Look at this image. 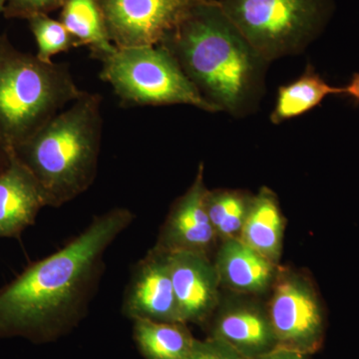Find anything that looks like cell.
I'll return each instance as SVG.
<instances>
[{
  "instance_id": "1",
  "label": "cell",
  "mask_w": 359,
  "mask_h": 359,
  "mask_svg": "<svg viewBox=\"0 0 359 359\" xmlns=\"http://www.w3.org/2000/svg\"><path fill=\"white\" fill-rule=\"evenodd\" d=\"M134 219L127 208L94 217L62 249L30 264L1 287L0 339L44 344L77 327L103 275L106 250Z\"/></svg>"
},
{
  "instance_id": "2",
  "label": "cell",
  "mask_w": 359,
  "mask_h": 359,
  "mask_svg": "<svg viewBox=\"0 0 359 359\" xmlns=\"http://www.w3.org/2000/svg\"><path fill=\"white\" fill-rule=\"evenodd\" d=\"M171 52L205 100L245 116L256 109L268 61L222 11L218 0L194 7L160 42Z\"/></svg>"
},
{
  "instance_id": "3",
  "label": "cell",
  "mask_w": 359,
  "mask_h": 359,
  "mask_svg": "<svg viewBox=\"0 0 359 359\" xmlns=\"http://www.w3.org/2000/svg\"><path fill=\"white\" fill-rule=\"evenodd\" d=\"M101 103L99 94L84 92L11 150L36 180L47 207L74 200L95 181L103 130Z\"/></svg>"
},
{
  "instance_id": "4",
  "label": "cell",
  "mask_w": 359,
  "mask_h": 359,
  "mask_svg": "<svg viewBox=\"0 0 359 359\" xmlns=\"http://www.w3.org/2000/svg\"><path fill=\"white\" fill-rule=\"evenodd\" d=\"M84 92L69 66L44 62L0 35V137L11 150Z\"/></svg>"
},
{
  "instance_id": "5",
  "label": "cell",
  "mask_w": 359,
  "mask_h": 359,
  "mask_svg": "<svg viewBox=\"0 0 359 359\" xmlns=\"http://www.w3.org/2000/svg\"><path fill=\"white\" fill-rule=\"evenodd\" d=\"M100 78L125 106L184 104L219 112L189 79L173 54L162 45L127 47L101 61Z\"/></svg>"
},
{
  "instance_id": "6",
  "label": "cell",
  "mask_w": 359,
  "mask_h": 359,
  "mask_svg": "<svg viewBox=\"0 0 359 359\" xmlns=\"http://www.w3.org/2000/svg\"><path fill=\"white\" fill-rule=\"evenodd\" d=\"M218 4L268 62L304 50L332 13V0H218Z\"/></svg>"
},
{
  "instance_id": "7",
  "label": "cell",
  "mask_w": 359,
  "mask_h": 359,
  "mask_svg": "<svg viewBox=\"0 0 359 359\" xmlns=\"http://www.w3.org/2000/svg\"><path fill=\"white\" fill-rule=\"evenodd\" d=\"M268 313L278 347L306 355L318 353L325 341V311L309 276L280 268Z\"/></svg>"
},
{
  "instance_id": "8",
  "label": "cell",
  "mask_w": 359,
  "mask_h": 359,
  "mask_svg": "<svg viewBox=\"0 0 359 359\" xmlns=\"http://www.w3.org/2000/svg\"><path fill=\"white\" fill-rule=\"evenodd\" d=\"M205 0H101L117 48L160 44L187 14Z\"/></svg>"
},
{
  "instance_id": "9",
  "label": "cell",
  "mask_w": 359,
  "mask_h": 359,
  "mask_svg": "<svg viewBox=\"0 0 359 359\" xmlns=\"http://www.w3.org/2000/svg\"><path fill=\"white\" fill-rule=\"evenodd\" d=\"M204 165L200 164L192 185L175 201L153 249L163 252H192L207 255L219 240L208 215Z\"/></svg>"
},
{
  "instance_id": "10",
  "label": "cell",
  "mask_w": 359,
  "mask_h": 359,
  "mask_svg": "<svg viewBox=\"0 0 359 359\" xmlns=\"http://www.w3.org/2000/svg\"><path fill=\"white\" fill-rule=\"evenodd\" d=\"M122 313L133 321L182 323L166 252L150 250L134 266Z\"/></svg>"
},
{
  "instance_id": "11",
  "label": "cell",
  "mask_w": 359,
  "mask_h": 359,
  "mask_svg": "<svg viewBox=\"0 0 359 359\" xmlns=\"http://www.w3.org/2000/svg\"><path fill=\"white\" fill-rule=\"evenodd\" d=\"M166 254L182 323H207L221 302V283L214 261L199 252Z\"/></svg>"
},
{
  "instance_id": "12",
  "label": "cell",
  "mask_w": 359,
  "mask_h": 359,
  "mask_svg": "<svg viewBox=\"0 0 359 359\" xmlns=\"http://www.w3.org/2000/svg\"><path fill=\"white\" fill-rule=\"evenodd\" d=\"M211 318L210 337L223 340L245 358L278 347L266 306L245 299L221 301Z\"/></svg>"
},
{
  "instance_id": "13",
  "label": "cell",
  "mask_w": 359,
  "mask_h": 359,
  "mask_svg": "<svg viewBox=\"0 0 359 359\" xmlns=\"http://www.w3.org/2000/svg\"><path fill=\"white\" fill-rule=\"evenodd\" d=\"M44 207L46 200L36 180L13 153L0 173V238H20Z\"/></svg>"
},
{
  "instance_id": "14",
  "label": "cell",
  "mask_w": 359,
  "mask_h": 359,
  "mask_svg": "<svg viewBox=\"0 0 359 359\" xmlns=\"http://www.w3.org/2000/svg\"><path fill=\"white\" fill-rule=\"evenodd\" d=\"M222 289L240 294H262L271 290L280 266L240 238L222 241L214 261Z\"/></svg>"
},
{
  "instance_id": "15",
  "label": "cell",
  "mask_w": 359,
  "mask_h": 359,
  "mask_svg": "<svg viewBox=\"0 0 359 359\" xmlns=\"http://www.w3.org/2000/svg\"><path fill=\"white\" fill-rule=\"evenodd\" d=\"M283 231L285 221L278 198L273 191L263 187L250 201L240 240L271 263L278 264L282 257Z\"/></svg>"
},
{
  "instance_id": "16",
  "label": "cell",
  "mask_w": 359,
  "mask_h": 359,
  "mask_svg": "<svg viewBox=\"0 0 359 359\" xmlns=\"http://www.w3.org/2000/svg\"><path fill=\"white\" fill-rule=\"evenodd\" d=\"M59 20L81 47H88L96 60L101 62L117 50L110 39L101 0H66Z\"/></svg>"
},
{
  "instance_id": "17",
  "label": "cell",
  "mask_w": 359,
  "mask_h": 359,
  "mask_svg": "<svg viewBox=\"0 0 359 359\" xmlns=\"http://www.w3.org/2000/svg\"><path fill=\"white\" fill-rule=\"evenodd\" d=\"M133 337L145 359H187L196 341L183 323L134 320Z\"/></svg>"
},
{
  "instance_id": "18",
  "label": "cell",
  "mask_w": 359,
  "mask_h": 359,
  "mask_svg": "<svg viewBox=\"0 0 359 359\" xmlns=\"http://www.w3.org/2000/svg\"><path fill=\"white\" fill-rule=\"evenodd\" d=\"M344 94V87L327 83L309 66L306 72L292 83L278 89L275 109L271 115L273 124L299 117L320 105L325 97Z\"/></svg>"
},
{
  "instance_id": "19",
  "label": "cell",
  "mask_w": 359,
  "mask_h": 359,
  "mask_svg": "<svg viewBox=\"0 0 359 359\" xmlns=\"http://www.w3.org/2000/svg\"><path fill=\"white\" fill-rule=\"evenodd\" d=\"M252 196L241 191H209L208 215L219 241L240 238Z\"/></svg>"
},
{
  "instance_id": "20",
  "label": "cell",
  "mask_w": 359,
  "mask_h": 359,
  "mask_svg": "<svg viewBox=\"0 0 359 359\" xmlns=\"http://www.w3.org/2000/svg\"><path fill=\"white\" fill-rule=\"evenodd\" d=\"M27 21L36 41V56L44 62H52L54 55L81 47L63 23L48 14L32 16Z\"/></svg>"
},
{
  "instance_id": "21",
  "label": "cell",
  "mask_w": 359,
  "mask_h": 359,
  "mask_svg": "<svg viewBox=\"0 0 359 359\" xmlns=\"http://www.w3.org/2000/svg\"><path fill=\"white\" fill-rule=\"evenodd\" d=\"M66 0H6L4 15L6 18L29 20L39 14H48L61 8Z\"/></svg>"
},
{
  "instance_id": "22",
  "label": "cell",
  "mask_w": 359,
  "mask_h": 359,
  "mask_svg": "<svg viewBox=\"0 0 359 359\" xmlns=\"http://www.w3.org/2000/svg\"><path fill=\"white\" fill-rule=\"evenodd\" d=\"M187 359H248L223 340L209 337L196 339L192 351Z\"/></svg>"
},
{
  "instance_id": "23",
  "label": "cell",
  "mask_w": 359,
  "mask_h": 359,
  "mask_svg": "<svg viewBox=\"0 0 359 359\" xmlns=\"http://www.w3.org/2000/svg\"><path fill=\"white\" fill-rule=\"evenodd\" d=\"M250 359H308V355L283 347H276L269 353Z\"/></svg>"
},
{
  "instance_id": "24",
  "label": "cell",
  "mask_w": 359,
  "mask_h": 359,
  "mask_svg": "<svg viewBox=\"0 0 359 359\" xmlns=\"http://www.w3.org/2000/svg\"><path fill=\"white\" fill-rule=\"evenodd\" d=\"M11 155H13V151L0 137V173L8 167L9 163H11Z\"/></svg>"
},
{
  "instance_id": "25",
  "label": "cell",
  "mask_w": 359,
  "mask_h": 359,
  "mask_svg": "<svg viewBox=\"0 0 359 359\" xmlns=\"http://www.w3.org/2000/svg\"><path fill=\"white\" fill-rule=\"evenodd\" d=\"M344 94L353 97L355 100L359 101V73L354 75L349 84L344 87Z\"/></svg>"
},
{
  "instance_id": "26",
  "label": "cell",
  "mask_w": 359,
  "mask_h": 359,
  "mask_svg": "<svg viewBox=\"0 0 359 359\" xmlns=\"http://www.w3.org/2000/svg\"><path fill=\"white\" fill-rule=\"evenodd\" d=\"M6 0H0V14H4V7H6Z\"/></svg>"
}]
</instances>
